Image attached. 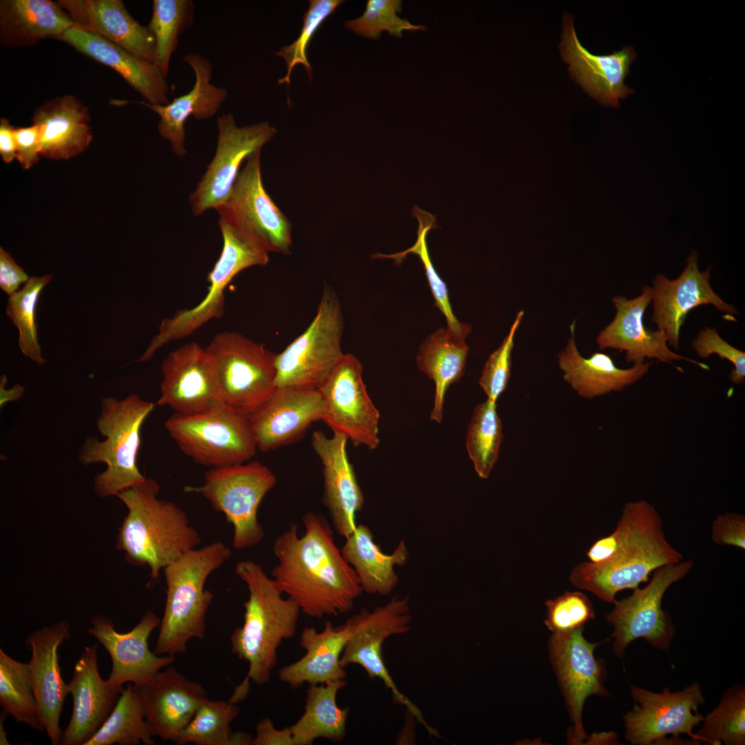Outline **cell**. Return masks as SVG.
I'll use <instances>...</instances> for the list:
<instances>
[{
  "mask_svg": "<svg viewBox=\"0 0 745 745\" xmlns=\"http://www.w3.org/2000/svg\"><path fill=\"white\" fill-rule=\"evenodd\" d=\"M304 535L291 524L272 546L277 564L272 575L284 594L313 618L338 616L350 611L363 592L354 569L334 542L333 532L322 515L303 516Z\"/></svg>",
  "mask_w": 745,
  "mask_h": 745,
  "instance_id": "obj_1",
  "label": "cell"
},
{
  "mask_svg": "<svg viewBox=\"0 0 745 745\" xmlns=\"http://www.w3.org/2000/svg\"><path fill=\"white\" fill-rule=\"evenodd\" d=\"M235 573L248 590L244 603V623L230 636L232 653L248 664V673L229 701L243 700L250 682L262 685L270 681L277 662V650L284 641L292 638L300 608L290 597L284 598L277 582L252 560L238 562Z\"/></svg>",
  "mask_w": 745,
  "mask_h": 745,
  "instance_id": "obj_2",
  "label": "cell"
},
{
  "mask_svg": "<svg viewBox=\"0 0 745 745\" xmlns=\"http://www.w3.org/2000/svg\"><path fill=\"white\" fill-rule=\"evenodd\" d=\"M160 487L152 478L118 493L128 514L119 528L117 548L136 566H148L152 579L201 542L186 513L175 504L158 498Z\"/></svg>",
  "mask_w": 745,
  "mask_h": 745,
  "instance_id": "obj_3",
  "label": "cell"
},
{
  "mask_svg": "<svg viewBox=\"0 0 745 745\" xmlns=\"http://www.w3.org/2000/svg\"><path fill=\"white\" fill-rule=\"evenodd\" d=\"M221 541L192 549L164 569L166 601L154 653L173 656L186 653L191 639H202L206 615L214 595L204 588L206 579L230 557Z\"/></svg>",
  "mask_w": 745,
  "mask_h": 745,
  "instance_id": "obj_4",
  "label": "cell"
},
{
  "mask_svg": "<svg viewBox=\"0 0 745 745\" xmlns=\"http://www.w3.org/2000/svg\"><path fill=\"white\" fill-rule=\"evenodd\" d=\"M155 405L136 394L121 400L112 397L101 399L96 423L98 431L106 439L99 441L95 436L87 437L78 456L86 466L97 463L106 465V470L94 479V489L99 497L116 496L146 479L138 468L137 455L141 426Z\"/></svg>",
  "mask_w": 745,
  "mask_h": 745,
  "instance_id": "obj_5",
  "label": "cell"
},
{
  "mask_svg": "<svg viewBox=\"0 0 745 745\" xmlns=\"http://www.w3.org/2000/svg\"><path fill=\"white\" fill-rule=\"evenodd\" d=\"M164 426L180 450L204 466L243 464L258 450L248 416L224 404L197 413H174Z\"/></svg>",
  "mask_w": 745,
  "mask_h": 745,
  "instance_id": "obj_6",
  "label": "cell"
},
{
  "mask_svg": "<svg viewBox=\"0 0 745 745\" xmlns=\"http://www.w3.org/2000/svg\"><path fill=\"white\" fill-rule=\"evenodd\" d=\"M206 350L228 407L249 416L276 390V354L264 344L225 331L215 335Z\"/></svg>",
  "mask_w": 745,
  "mask_h": 745,
  "instance_id": "obj_7",
  "label": "cell"
},
{
  "mask_svg": "<svg viewBox=\"0 0 745 745\" xmlns=\"http://www.w3.org/2000/svg\"><path fill=\"white\" fill-rule=\"evenodd\" d=\"M276 481L267 466L252 461L211 468L201 486H186L184 490L203 495L215 510L225 515L233 526L232 547L242 550L257 545L264 537L258 509Z\"/></svg>",
  "mask_w": 745,
  "mask_h": 745,
  "instance_id": "obj_8",
  "label": "cell"
},
{
  "mask_svg": "<svg viewBox=\"0 0 745 745\" xmlns=\"http://www.w3.org/2000/svg\"><path fill=\"white\" fill-rule=\"evenodd\" d=\"M682 560V553L667 540L661 519L607 560L579 564L572 570L569 579L576 588L614 604L618 592L635 589L648 581L655 569Z\"/></svg>",
  "mask_w": 745,
  "mask_h": 745,
  "instance_id": "obj_9",
  "label": "cell"
},
{
  "mask_svg": "<svg viewBox=\"0 0 745 745\" xmlns=\"http://www.w3.org/2000/svg\"><path fill=\"white\" fill-rule=\"evenodd\" d=\"M343 330L341 306L336 292L326 287L309 326L275 355L276 387L317 389L344 355Z\"/></svg>",
  "mask_w": 745,
  "mask_h": 745,
  "instance_id": "obj_10",
  "label": "cell"
},
{
  "mask_svg": "<svg viewBox=\"0 0 745 745\" xmlns=\"http://www.w3.org/2000/svg\"><path fill=\"white\" fill-rule=\"evenodd\" d=\"M223 246L220 256L208 275V291L195 307L179 310L163 319L159 330L150 342L138 362L150 360L157 350L172 341L193 333L208 321L219 318L224 311V290L241 271L268 263V253L245 237L231 226L219 219Z\"/></svg>",
  "mask_w": 745,
  "mask_h": 745,
  "instance_id": "obj_11",
  "label": "cell"
},
{
  "mask_svg": "<svg viewBox=\"0 0 745 745\" xmlns=\"http://www.w3.org/2000/svg\"><path fill=\"white\" fill-rule=\"evenodd\" d=\"M260 154L258 150L246 159L229 196L216 210L219 219L268 253L289 255L292 226L264 186Z\"/></svg>",
  "mask_w": 745,
  "mask_h": 745,
  "instance_id": "obj_12",
  "label": "cell"
},
{
  "mask_svg": "<svg viewBox=\"0 0 745 745\" xmlns=\"http://www.w3.org/2000/svg\"><path fill=\"white\" fill-rule=\"evenodd\" d=\"M693 565L688 559L659 567L646 586L633 589L632 595L614 603L606 619L614 627L611 637L617 657L622 658L626 646L639 638H644L656 648L668 649L674 627L670 615L662 608V599L667 589L684 577Z\"/></svg>",
  "mask_w": 745,
  "mask_h": 745,
  "instance_id": "obj_13",
  "label": "cell"
},
{
  "mask_svg": "<svg viewBox=\"0 0 745 745\" xmlns=\"http://www.w3.org/2000/svg\"><path fill=\"white\" fill-rule=\"evenodd\" d=\"M347 622L349 635L341 654V665L344 668L350 664L359 665L371 679H381L391 691L396 701L406 706L424 726H427L418 708L398 690L382 657V648L386 639L410 630L409 599L395 595L386 604L373 610L362 609Z\"/></svg>",
  "mask_w": 745,
  "mask_h": 745,
  "instance_id": "obj_14",
  "label": "cell"
},
{
  "mask_svg": "<svg viewBox=\"0 0 745 745\" xmlns=\"http://www.w3.org/2000/svg\"><path fill=\"white\" fill-rule=\"evenodd\" d=\"M362 372L355 356L344 354L317 389L324 404L322 421L355 446L374 450L379 444L380 413L368 394Z\"/></svg>",
  "mask_w": 745,
  "mask_h": 745,
  "instance_id": "obj_15",
  "label": "cell"
},
{
  "mask_svg": "<svg viewBox=\"0 0 745 745\" xmlns=\"http://www.w3.org/2000/svg\"><path fill=\"white\" fill-rule=\"evenodd\" d=\"M217 126L215 155L189 199L196 216L210 208L216 210L225 202L243 162L251 154L261 150L277 132L267 121L239 127L232 113L219 116Z\"/></svg>",
  "mask_w": 745,
  "mask_h": 745,
  "instance_id": "obj_16",
  "label": "cell"
},
{
  "mask_svg": "<svg viewBox=\"0 0 745 745\" xmlns=\"http://www.w3.org/2000/svg\"><path fill=\"white\" fill-rule=\"evenodd\" d=\"M630 692L635 708L623 716L625 739L630 744H655L668 734L673 735L675 742L680 734H686L695 742H705L693 733L704 719L698 713L704 699L697 682L675 693L666 688L656 693L634 686H630Z\"/></svg>",
  "mask_w": 745,
  "mask_h": 745,
  "instance_id": "obj_17",
  "label": "cell"
},
{
  "mask_svg": "<svg viewBox=\"0 0 745 745\" xmlns=\"http://www.w3.org/2000/svg\"><path fill=\"white\" fill-rule=\"evenodd\" d=\"M599 644L585 639L583 628L553 633L548 641L550 661L573 724L568 733L572 744H580L586 737L582 718L586 698L608 696L604 686V662L594 656Z\"/></svg>",
  "mask_w": 745,
  "mask_h": 745,
  "instance_id": "obj_18",
  "label": "cell"
},
{
  "mask_svg": "<svg viewBox=\"0 0 745 745\" xmlns=\"http://www.w3.org/2000/svg\"><path fill=\"white\" fill-rule=\"evenodd\" d=\"M699 254L692 250L686 259V266L675 279H669L658 274L653 281L652 321L657 329L663 330L668 344L678 349L682 326L693 309L702 305H712L725 314V319L735 321L738 312L735 307L725 302L710 284L711 267L701 271L698 264Z\"/></svg>",
  "mask_w": 745,
  "mask_h": 745,
  "instance_id": "obj_19",
  "label": "cell"
},
{
  "mask_svg": "<svg viewBox=\"0 0 745 745\" xmlns=\"http://www.w3.org/2000/svg\"><path fill=\"white\" fill-rule=\"evenodd\" d=\"M160 622L155 613L148 611L132 630L122 633L115 630L109 618L99 615L92 617L88 633L104 647L111 659L112 669L106 679L110 685L120 690L126 683L143 685L175 662V657L158 655L149 648L148 638Z\"/></svg>",
  "mask_w": 745,
  "mask_h": 745,
  "instance_id": "obj_20",
  "label": "cell"
},
{
  "mask_svg": "<svg viewBox=\"0 0 745 745\" xmlns=\"http://www.w3.org/2000/svg\"><path fill=\"white\" fill-rule=\"evenodd\" d=\"M161 371L157 405L188 415L223 404L212 361L206 348L199 344H186L170 352Z\"/></svg>",
  "mask_w": 745,
  "mask_h": 745,
  "instance_id": "obj_21",
  "label": "cell"
},
{
  "mask_svg": "<svg viewBox=\"0 0 745 745\" xmlns=\"http://www.w3.org/2000/svg\"><path fill=\"white\" fill-rule=\"evenodd\" d=\"M651 299L652 288L648 286L642 287V293L631 299L624 296L614 297L613 303L616 313L613 321L597 337L599 349L613 348L624 351L626 360L633 364L644 362L646 358L656 359L670 364L673 361L683 360L709 370L710 367L704 363L671 350L663 330H652L644 326V315Z\"/></svg>",
  "mask_w": 745,
  "mask_h": 745,
  "instance_id": "obj_22",
  "label": "cell"
},
{
  "mask_svg": "<svg viewBox=\"0 0 745 745\" xmlns=\"http://www.w3.org/2000/svg\"><path fill=\"white\" fill-rule=\"evenodd\" d=\"M324 413L318 389L283 387L248 418L258 450L268 452L297 440L312 423L323 419Z\"/></svg>",
  "mask_w": 745,
  "mask_h": 745,
  "instance_id": "obj_23",
  "label": "cell"
},
{
  "mask_svg": "<svg viewBox=\"0 0 745 745\" xmlns=\"http://www.w3.org/2000/svg\"><path fill=\"white\" fill-rule=\"evenodd\" d=\"M69 622L63 620L31 633L26 639L31 657L30 677L43 727L52 745L61 744L63 730L59 720L69 694L61 674L58 650L70 638Z\"/></svg>",
  "mask_w": 745,
  "mask_h": 745,
  "instance_id": "obj_24",
  "label": "cell"
},
{
  "mask_svg": "<svg viewBox=\"0 0 745 745\" xmlns=\"http://www.w3.org/2000/svg\"><path fill=\"white\" fill-rule=\"evenodd\" d=\"M559 48L564 60L569 65L571 77L599 103L618 107L619 99L633 92L624 83L630 65L636 57L632 47L606 55L593 54L581 44L571 17L566 14Z\"/></svg>",
  "mask_w": 745,
  "mask_h": 745,
  "instance_id": "obj_25",
  "label": "cell"
},
{
  "mask_svg": "<svg viewBox=\"0 0 745 745\" xmlns=\"http://www.w3.org/2000/svg\"><path fill=\"white\" fill-rule=\"evenodd\" d=\"M98 644L86 646L76 662L68 684L72 712L63 731L62 745H84L106 721L123 690L114 688L100 675Z\"/></svg>",
  "mask_w": 745,
  "mask_h": 745,
  "instance_id": "obj_26",
  "label": "cell"
},
{
  "mask_svg": "<svg viewBox=\"0 0 745 745\" xmlns=\"http://www.w3.org/2000/svg\"><path fill=\"white\" fill-rule=\"evenodd\" d=\"M134 687L153 735L174 743L208 698L201 684L187 679L172 666L160 670L149 682Z\"/></svg>",
  "mask_w": 745,
  "mask_h": 745,
  "instance_id": "obj_27",
  "label": "cell"
},
{
  "mask_svg": "<svg viewBox=\"0 0 745 745\" xmlns=\"http://www.w3.org/2000/svg\"><path fill=\"white\" fill-rule=\"evenodd\" d=\"M348 439L333 433L331 437L314 431L311 445L323 467L322 501L335 531L347 538L357 527L356 514L364 505V495L357 482L346 450Z\"/></svg>",
  "mask_w": 745,
  "mask_h": 745,
  "instance_id": "obj_28",
  "label": "cell"
},
{
  "mask_svg": "<svg viewBox=\"0 0 745 745\" xmlns=\"http://www.w3.org/2000/svg\"><path fill=\"white\" fill-rule=\"evenodd\" d=\"M183 60L192 68L195 76L194 86L188 92L174 98L166 105L140 101V104L159 115L158 132L170 143L173 153L179 157L187 153L184 128L187 119L191 116L198 120L213 117L228 97L225 88L211 83L212 66L208 58L198 53H189Z\"/></svg>",
  "mask_w": 745,
  "mask_h": 745,
  "instance_id": "obj_29",
  "label": "cell"
},
{
  "mask_svg": "<svg viewBox=\"0 0 745 745\" xmlns=\"http://www.w3.org/2000/svg\"><path fill=\"white\" fill-rule=\"evenodd\" d=\"M75 27L99 35L156 64V43L148 26L137 22L121 0H59ZM157 65V64H156Z\"/></svg>",
  "mask_w": 745,
  "mask_h": 745,
  "instance_id": "obj_30",
  "label": "cell"
},
{
  "mask_svg": "<svg viewBox=\"0 0 745 745\" xmlns=\"http://www.w3.org/2000/svg\"><path fill=\"white\" fill-rule=\"evenodd\" d=\"M57 39L80 53L112 68L150 104L168 103L166 76L157 65L99 35L72 27Z\"/></svg>",
  "mask_w": 745,
  "mask_h": 745,
  "instance_id": "obj_31",
  "label": "cell"
},
{
  "mask_svg": "<svg viewBox=\"0 0 745 745\" xmlns=\"http://www.w3.org/2000/svg\"><path fill=\"white\" fill-rule=\"evenodd\" d=\"M31 120L39 129L41 155L46 158L70 159L83 152L92 141L88 107L73 95L43 103Z\"/></svg>",
  "mask_w": 745,
  "mask_h": 745,
  "instance_id": "obj_32",
  "label": "cell"
},
{
  "mask_svg": "<svg viewBox=\"0 0 745 745\" xmlns=\"http://www.w3.org/2000/svg\"><path fill=\"white\" fill-rule=\"evenodd\" d=\"M571 337L558 355V364L563 378L579 396L593 399L611 392H619L641 379L648 371L651 362L634 364L629 368H618L612 358L596 352L584 357L575 341V321L570 326Z\"/></svg>",
  "mask_w": 745,
  "mask_h": 745,
  "instance_id": "obj_33",
  "label": "cell"
},
{
  "mask_svg": "<svg viewBox=\"0 0 745 745\" xmlns=\"http://www.w3.org/2000/svg\"><path fill=\"white\" fill-rule=\"evenodd\" d=\"M348 635L347 621L335 626L327 620L320 631L314 627L304 628L299 645L306 653L279 670V679L292 688L306 683L311 685L345 679L346 673L340 660Z\"/></svg>",
  "mask_w": 745,
  "mask_h": 745,
  "instance_id": "obj_34",
  "label": "cell"
},
{
  "mask_svg": "<svg viewBox=\"0 0 745 745\" xmlns=\"http://www.w3.org/2000/svg\"><path fill=\"white\" fill-rule=\"evenodd\" d=\"M74 26L69 14L57 2L0 1V43L4 47H27L43 39H57Z\"/></svg>",
  "mask_w": 745,
  "mask_h": 745,
  "instance_id": "obj_35",
  "label": "cell"
},
{
  "mask_svg": "<svg viewBox=\"0 0 745 745\" xmlns=\"http://www.w3.org/2000/svg\"><path fill=\"white\" fill-rule=\"evenodd\" d=\"M340 550L355 571L363 591L373 595H387L393 590L399 582L395 566H404L408 557L404 540L392 554L383 553L370 528L364 524L357 525Z\"/></svg>",
  "mask_w": 745,
  "mask_h": 745,
  "instance_id": "obj_36",
  "label": "cell"
},
{
  "mask_svg": "<svg viewBox=\"0 0 745 745\" xmlns=\"http://www.w3.org/2000/svg\"><path fill=\"white\" fill-rule=\"evenodd\" d=\"M464 338L448 328L433 332L421 344L416 357L419 368L431 379L435 386L431 420L441 423L448 387L460 380L464 373L468 346Z\"/></svg>",
  "mask_w": 745,
  "mask_h": 745,
  "instance_id": "obj_37",
  "label": "cell"
},
{
  "mask_svg": "<svg viewBox=\"0 0 745 745\" xmlns=\"http://www.w3.org/2000/svg\"><path fill=\"white\" fill-rule=\"evenodd\" d=\"M345 679L311 684L307 689L304 712L290 726L295 745H310L317 739L341 742L346 736L349 709L337 702Z\"/></svg>",
  "mask_w": 745,
  "mask_h": 745,
  "instance_id": "obj_38",
  "label": "cell"
},
{
  "mask_svg": "<svg viewBox=\"0 0 745 745\" xmlns=\"http://www.w3.org/2000/svg\"><path fill=\"white\" fill-rule=\"evenodd\" d=\"M154 737L139 694L128 683L106 721L84 745H153Z\"/></svg>",
  "mask_w": 745,
  "mask_h": 745,
  "instance_id": "obj_39",
  "label": "cell"
},
{
  "mask_svg": "<svg viewBox=\"0 0 745 745\" xmlns=\"http://www.w3.org/2000/svg\"><path fill=\"white\" fill-rule=\"evenodd\" d=\"M0 706L17 722L43 732V725L28 663L17 661L0 649Z\"/></svg>",
  "mask_w": 745,
  "mask_h": 745,
  "instance_id": "obj_40",
  "label": "cell"
},
{
  "mask_svg": "<svg viewBox=\"0 0 745 745\" xmlns=\"http://www.w3.org/2000/svg\"><path fill=\"white\" fill-rule=\"evenodd\" d=\"M504 439L497 403L486 399L475 408L466 433V446L475 472L481 479L490 476Z\"/></svg>",
  "mask_w": 745,
  "mask_h": 745,
  "instance_id": "obj_41",
  "label": "cell"
},
{
  "mask_svg": "<svg viewBox=\"0 0 745 745\" xmlns=\"http://www.w3.org/2000/svg\"><path fill=\"white\" fill-rule=\"evenodd\" d=\"M195 4L191 0H154L152 13L148 26L156 43V64L165 76L169 71L172 54L179 35L192 26Z\"/></svg>",
  "mask_w": 745,
  "mask_h": 745,
  "instance_id": "obj_42",
  "label": "cell"
},
{
  "mask_svg": "<svg viewBox=\"0 0 745 745\" xmlns=\"http://www.w3.org/2000/svg\"><path fill=\"white\" fill-rule=\"evenodd\" d=\"M413 215L419 221L417 239L415 244L403 252L392 255L377 253L372 257L379 259H391L399 264L408 254L417 255L424 265L428 281L435 301V306L446 319L447 328L459 337L466 339L470 332V326L468 324L461 323L455 317L450 304L446 286L436 272L428 253L426 237L430 229L437 227L435 217L420 209L417 206H415L413 209Z\"/></svg>",
  "mask_w": 745,
  "mask_h": 745,
  "instance_id": "obj_43",
  "label": "cell"
},
{
  "mask_svg": "<svg viewBox=\"0 0 745 745\" xmlns=\"http://www.w3.org/2000/svg\"><path fill=\"white\" fill-rule=\"evenodd\" d=\"M240 713L230 701L205 699L175 743L178 745H230V725Z\"/></svg>",
  "mask_w": 745,
  "mask_h": 745,
  "instance_id": "obj_44",
  "label": "cell"
},
{
  "mask_svg": "<svg viewBox=\"0 0 745 745\" xmlns=\"http://www.w3.org/2000/svg\"><path fill=\"white\" fill-rule=\"evenodd\" d=\"M52 278V275L30 277L22 288L9 296L6 306V314L19 331L18 344L21 351L39 365L46 360L41 355L38 341L36 310L41 291Z\"/></svg>",
  "mask_w": 745,
  "mask_h": 745,
  "instance_id": "obj_45",
  "label": "cell"
},
{
  "mask_svg": "<svg viewBox=\"0 0 745 745\" xmlns=\"http://www.w3.org/2000/svg\"><path fill=\"white\" fill-rule=\"evenodd\" d=\"M697 735L710 744H745V688L737 685L723 696L717 706L703 719Z\"/></svg>",
  "mask_w": 745,
  "mask_h": 745,
  "instance_id": "obj_46",
  "label": "cell"
},
{
  "mask_svg": "<svg viewBox=\"0 0 745 745\" xmlns=\"http://www.w3.org/2000/svg\"><path fill=\"white\" fill-rule=\"evenodd\" d=\"M401 11L400 0H368L364 13L355 19L344 21L349 31L364 38L378 39L382 32L401 38L404 31L425 30L423 25H415L398 14Z\"/></svg>",
  "mask_w": 745,
  "mask_h": 745,
  "instance_id": "obj_47",
  "label": "cell"
},
{
  "mask_svg": "<svg viewBox=\"0 0 745 745\" xmlns=\"http://www.w3.org/2000/svg\"><path fill=\"white\" fill-rule=\"evenodd\" d=\"M344 2L341 0L309 1V7L303 16V25L299 37L291 44L282 47L275 53L285 60L287 66L286 74L278 80L279 84L290 83L292 70L298 64L304 66L311 79L312 69L306 54L309 43L321 24Z\"/></svg>",
  "mask_w": 745,
  "mask_h": 745,
  "instance_id": "obj_48",
  "label": "cell"
},
{
  "mask_svg": "<svg viewBox=\"0 0 745 745\" xmlns=\"http://www.w3.org/2000/svg\"><path fill=\"white\" fill-rule=\"evenodd\" d=\"M545 605L547 614L544 624L553 633L583 628L595 617L591 602L578 591L565 592L553 599L546 600Z\"/></svg>",
  "mask_w": 745,
  "mask_h": 745,
  "instance_id": "obj_49",
  "label": "cell"
},
{
  "mask_svg": "<svg viewBox=\"0 0 745 745\" xmlns=\"http://www.w3.org/2000/svg\"><path fill=\"white\" fill-rule=\"evenodd\" d=\"M524 314L523 310L517 314L509 332L499 347L489 356L481 371L479 384L486 395L487 399L491 401L497 403L508 386L510 377L514 338Z\"/></svg>",
  "mask_w": 745,
  "mask_h": 745,
  "instance_id": "obj_50",
  "label": "cell"
},
{
  "mask_svg": "<svg viewBox=\"0 0 745 745\" xmlns=\"http://www.w3.org/2000/svg\"><path fill=\"white\" fill-rule=\"evenodd\" d=\"M692 347L701 358L706 359L715 354L730 361L734 366L731 371L730 380L737 385L744 383L745 352L723 339L715 328L705 327L693 340Z\"/></svg>",
  "mask_w": 745,
  "mask_h": 745,
  "instance_id": "obj_51",
  "label": "cell"
},
{
  "mask_svg": "<svg viewBox=\"0 0 745 745\" xmlns=\"http://www.w3.org/2000/svg\"><path fill=\"white\" fill-rule=\"evenodd\" d=\"M711 538L718 545L745 549V516L737 513L718 515L711 526Z\"/></svg>",
  "mask_w": 745,
  "mask_h": 745,
  "instance_id": "obj_52",
  "label": "cell"
},
{
  "mask_svg": "<svg viewBox=\"0 0 745 745\" xmlns=\"http://www.w3.org/2000/svg\"><path fill=\"white\" fill-rule=\"evenodd\" d=\"M16 158L24 169L36 164L41 155L40 132L37 126L14 128Z\"/></svg>",
  "mask_w": 745,
  "mask_h": 745,
  "instance_id": "obj_53",
  "label": "cell"
},
{
  "mask_svg": "<svg viewBox=\"0 0 745 745\" xmlns=\"http://www.w3.org/2000/svg\"><path fill=\"white\" fill-rule=\"evenodd\" d=\"M30 277L2 247L0 248V288L9 296L19 290Z\"/></svg>",
  "mask_w": 745,
  "mask_h": 745,
  "instance_id": "obj_54",
  "label": "cell"
},
{
  "mask_svg": "<svg viewBox=\"0 0 745 745\" xmlns=\"http://www.w3.org/2000/svg\"><path fill=\"white\" fill-rule=\"evenodd\" d=\"M252 745H295L290 727L277 728L268 718L257 724Z\"/></svg>",
  "mask_w": 745,
  "mask_h": 745,
  "instance_id": "obj_55",
  "label": "cell"
},
{
  "mask_svg": "<svg viewBox=\"0 0 745 745\" xmlns=\"http://www.w3.org/2000/svg\"><path fill=\"white\" fill-rule=\"evenodd\" d=\"M0 155L4 162L10 163L16 158L14 128L6 118L0 121Z\"/></svg>",
  "mask_w": 745,
  "mask_h": 745,
  "instance_id": "obj_56",
  "label": "cell"
},
{
  "mask_svg": "<svg viewBox=\"0 0 745 745\" xmlns=\"http://www.w3.org/2000/svg\"><path fill=\"white\" fill-rule=\"evenodd\" d=\"M7 377L2 375L0 379V407L2 408L6 404L19 400L23 395L25 388L19 384H15L9 389L6 388Z\"/></svg>",
  "mask_w": 745,
  "mask_h": 745,
  "instance_id": "obj_57",
  "label": "cell"
},
{
  "mask_svg": "<svg viewBox=\"0 0 745 745\" xmlns=\"http://www.w3.org/2000/svg\"><path fill=\"white\" fill-rule=\"evenodd\" d=\"M252 738L251 735L244 732L233 733L230 745L252 744Z\"/></svg>",
  "mask_w": 745,
  "mask_h": 745,
  "instance_id": "obj_58",
  "label": "cell"
},
{
  "mask_svg": "<svg viewBox=\"0 0 745 745\" xmlns=\"http://www.w3.org/2000/svg\"><path fill=\"white\" fill-rule=\"evenodd\" d=\"M7 714L3 712L0 715V744L8 745L10 744L7 738V733L5 732L3 722Z\"/></svg>",
  "mask_w": 745,
  "mask_h": 745,
  "instance_id": "obj_59",
  "label": "cell"
}]
</instances>
